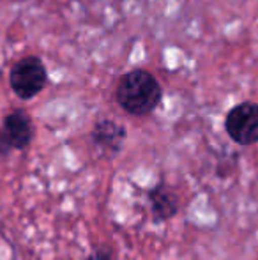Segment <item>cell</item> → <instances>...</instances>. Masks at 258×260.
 <instances>
[{"mask_svg":"<svg viewBox=\"0 0 258 260\" xmlns=\"http://www.w3.org/2000/svg\"><path fill=\"white\" fill-rule=\"evenodd\" d=\"M149 200H151L152 212L158 219H168L179 209V199H177L175 191L165 184H159L149 193Z\"/></svg>","mask_w":258,"mask_h":260,"instance_id":"obj_6","label":"cell"},{"mask_svg":"<svg viewBox=\"0 0 258 260\" xmlns=\"http://www.w3.org/2000/svg\"><path fill=\"white\" fill-rule=\"evenodd\" d=\"M87 260H114V258H112L110 250H106V248H99V250L94 251V253L90 255Z\"/></svg>","mask_w":258,"mask_h":260,"instance_id":"obj_8","label":"cell"},{"mask_svg":"<svg viewBox=\"0 0 258 260\" xmlns=\"http://www.w3.org/2000/svg\"><path fill=\"white\" fill-rule=\"evenodd\" d=\"M2 129L9 138L13 149H25L34 138V124L30 115L23 110H13L4 119Z\"/></svg>","mask_w":258,"mask_h":260,"instance_id":"obj_4","label":"cell"},{"mask_svg":"<svg viewBox=\"0 0 258 260\" xmlns=\"http://www.w3.org/2000/svg\"><path fill=\"white\" fill-rule=\"evenodd\" d=\"M163 90L152 73L133 69L126 73L117 85V103L131 115H147L159 105Z\"/></svg>","mask_w":258,"mask_h":260,"instance_id":"obj_1","label":"cell"},{"mask_svg":"<svg viewBox=\"0 0 258 260\" xmlns=\"http://www.w3.org/2000/svg\"><path fill=\"white\" fill-rule=\"evenodd\" d=\"M92 140L101 149V152L114 156L121 151L122 144H124L126 129L119 122H115V120H99L92 131Z\"/></svg>","mask_w":258,"mask_h":260,"instance_id":"obj_5","label":"cell"},{"mask_svg":"<svg viewBox=\"0 0 258 260\" xmlns=\"http://www.w3.org/2000/svg\"><path fill=\"white\" fill-rule=\"evenodd\" d=\"M228 137L239 145H253L258 142V105L239 103L225 119Z\"/></svg>","mask_w":258,"mask_h":260,"instance_id":"obj_3","label":"cell"},{"mask_svg":"<svg viewBox=\"0 0 258 260\" xmlns=\"http://www.w3.org/2000/svg\"><path fill=\"white\" fill-rule=\"evenodd\" d=\"M48 82V73L43 60L35 55H27L20 58L11 68L9 83L13 92L21 100H32L35 98Z\"/></svg>","mask_w":258,"mask_h":260,"instance_id":"obj_2","label":"cell"},{"mask_svg":"<svg viewBox=\"0 0 258 260\" xmlns=\"http://www.w3.org/2000/svg\"><path fill=\"white\" fill-rule=\"evenodd\" d=\"M11 149H13V145H11V142H9V138H7V135L4 133V129L0 127V159H4V157L9 154Z\"/></svg>","mask_w":258,"mask_h":260,"instance_id":"obj_7","label":"cell"}]
</instances>
